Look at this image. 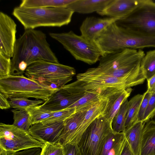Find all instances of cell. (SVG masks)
<instances>
[{"mask_svg": "<svg viewBox=\"0 0 155 155\" xmlns=\"http://www.w3.org/2000/svg\"><path fill=\"white\" fill-rule=\"evenodd\" d=\"M11 59L0 53V79L11 75Z\"/></svg>", "mask_w": 155, "mask_h": 155, "instance_id": "obj_34", "label": "cell"}, {"mask_svg": "<svg viewBox=\"0 0 155 155\" xmlns=\"http://www.w3.org/2000/svg\"><path fill=\"white\" fill-rule=\"evenodd\" d=\"M155 117V94L152 93L144 115L143 121L146 122Z\"/></svg>", "mask_w": 155, "mask_h": 155, "instance_id": "obj_35", "label": "cell"}, {"mask_svg": "<svg viewBox=\"0 0 155 155\" xmlns=\"http://www.w3.org/2000/svg\"><path fill=\"white\" fill-rule=\"evenodd\" d=\"M132 74L125 78H116L104 74L93 68L78 74L76 77L78 84L85 91L113 88L126 89L140 84L139 78Z\"/></svg>", "mask_w": 155, "mask_h": 155, "instance_id": "obj_8", "label": "cell"}, {"mask_svg": "<svg viewBox=\"0 0 155 155\" xmlns=\"http://www.w3.org/2000/svg\"><path fill=\"white\" fill-rule=\"evenodd\" d=\"M50 36L60 43L74 58L90 65L99 61L102 56L99 48L94 41L73 31L68 32L49 33Z\"/></svg>", "mask_w": 155, "mask_h": 155, "instance_id": "obj_7", "label": "cell"}, {"mask_svg": "<svg viewBox=\"0 0 155 155\" xmlns=\"http://www.w3.org/2000/svg\"><path fill=\"white\" fill-rule=\"evenodd\" d=\"M140 0H113L103 10L97 12L108 17L123 18L128 15L138 5Z\"/></svg>", "mask_w": 155, "mask_h": 155, "instance_id": "obj_17", "label": "cell"}, {"mask_svg": "<svg viewBox=\"0 0 155 155\" xmlns=\"http://www.w3.org/2000/svg\"><path fill=\"white\" fill-rule=\"evenodd\" d=\"M95 42L102 56L120 52L127 48L136 49L155 47V37L132 35L115 22L103 30L96 38Z\"/></svg>", "mask_w": 155, "mask_h": 155, "instance_id": "obj_3", "label": "cell"}, {"mask_svg": "<svg viewBox=\"0 0 155 155\" xmlns=\"http://www.w3.org/2000/svg\"><path fill=\"white\" fill-rule=\"evenodd\" d=\"M76 112L75 108L71 107L52 112L51 116L49 118L42 122L48 123L64 121Z\"/></svg>", "mask_w": 155, "mask_h": 155, "instance_id": "obj_32", "label": "cell"}, {"mask_svg": "<svg viewBox=\"0 0 155 155\" xmlns=\"http://www.w3.org/2000/svg\"><path fill=\"white\" fill-rule=\"evenodd\" d=\"M120 19L108 17L102 18L87 17L84 20L80 26L81 35L90 41H94L103 30Z\"/></svg>", "mask_w": 155, "mask_h": 155, "instance_id": "obj_15", "label": "cell"}, {"mask_svg": "<svg viewBox=\"0 0 155 155\" xmlns=\"http://www.w3.org/2000/svg\"><path fill=\"white\" fill-rule=\"evenodd\" d=\"M41 148H34L18 151L13 155H40Z\"/></svg>", "mask_w": 155, "mask_h": 155, "instance_id": "obj_39", "label": "cell"}, {"mask_svg": "<svg viewBox=\"0 0 155 155\" xmlns=\"http://www.w3.org/2000/svg\"><path fill=\"white\" fill-rule=\"evenodd\" d=\"M115 22L132 35L155 37V2L140 0L138 5L128 15Z\"/></svg>", "mask_w": 155, "mask_h": 155, "instance_id": "obj_5", "label": "cell"}, {"mask_svg": "<svg viewBox=\"0 0 155 155\" xmlns=\"http://www.w3.org/2000/svg\"><path fill=\"white\" fill-rule=\"evenodd\" d=\"M27 109L31 116L32 125L42 122L51 116L52 112L43 110L39 105Z\"/></svg>", "mask_w": 155, "mask_h": 155, "instance_id": "obj_31", "label": "cell"}, {"mask_svg": "<svg viewBox=\"0 0 155 155\" xmlns=\"http://www.w3.org/2000/svg\"><path fill=\"white\" fill-rule=\"evenodd\" d=\"M57 90L46 87L38 82L23 74L10 75L0 79V92L7 99L10 97L34 98L45 102Z\"/></svg>", "mask_w": 155, "mask_h": 155, "instance_id": "obj_6", "label": "cell"}, {"mask_svg": "<svg viewBox=\"0 0 155 155\" xmlns=\"http://www.w3.org/2000/svg\"><path fill=\"white\" fill-rule=\"evenodd\" d=\"M44 144L29 133L14 134L7 138L0 137V155H13L21 150L34 148H41Z\"/></svg>", "mask_w": 155, "mask_h": 155, "instance_id": "obj_12", "label": "cell"}, {"mask_svg": "<svg viewBox=\"0 0 155 155\" xmlns=\"http://www.w3.org/2000/svg\"><path fill=\"white\" fill-rule=\"evenodd\" d=\"M113 0H75L68 8L74 12L88 14L104 9Z\"/></svg>", "mask_w": 155, "mask_h": 155, "instance_id": "obj_21", "label": "cell"}, {"mask_svg": "<svg viewBox=\"0 0 155 155\" xmlns=\"http://www.w3.org/2000/svg\"><path fill=\"white\" fill-rule=\"evenodd\" d=\"M107 103V98H104L87 111L83 121L72 136L69 143L78 144L83 134L92 122L99 116L104 114Z\"/></svg>", "mask_w": 155, "mask_h": 155, "instance_id": "obj_16", "label": "cell"}, {"mask_svg": "<svg viewBox=\"0 0 155 155\" xmlns=\"http://www.w3.org/2000/svg\"><path fill=\"white\" fill-rule=\"evenodd\" d=\"M108 89L86 91L84 95L69 108L74 107L76 111L84 107L92 106L103 99L107 98Z\"/></svg>", "mask_w": 155, "mask_h": 155, "instance_id": "obj_23", "label": "cell"}, {"mask_svg": "<svg viewBox=\"0 0 155 155\" xmlns=\"http://www.w3.org/2000/svg\"><path fill=\"white\" fill-rule=\"evenodd\" d=\"M75 0H23L19 6L25 7H65Z\"/></svg>", "mask_w": 155, "mask_h": 155, "instance_id": "obj_24", "label": "cell"}, {"mask_svg": "<svg viewBox=\"0 0 155 155\" xmlns=\"http://www.w3.org/2000/svg\"><path fill=\"white\" fill-rule=\"evenodd\" d=\"M154 120L155 121V117H154Z\"/></svg>", "mask_w": 155, "mask_h": 155, "instance_id": "obj_43", "label": "cell"}, {"mask_svg": "<svg viewBox=\"0 0 155 155\" xmlns=\"http://www.w3.org/2000/svg\"><path fill=\"white\" fill-rule=\"evenodd\" d=\"M40 60L59 63L44 33L35 29L25 30L15 43L11 59V75H15L18 64L21 61L26 62L28 67L33 63Z\"/></svg>", "mask_w": 155, "mask_h": 155, "instance_id": "obj_1", "label": "cell"}, {"mask_svg": "<svg viewBox=\"0 0 155 155\" xmlns=\"http://www.w3.org/2000/svg\"><path fill=\"white\" fill-rule=\"evenodd\" d=\"M152 93L147 90L143 94V97L138 112L137 121H142L145 110Z\"/></svg>", "mask_w": 155, "mask_h": 155, "instance_id": "obj_36", "label": "cell"}, {"mask_svg": "<svg viewBox=\"0 0 155 155\" xmlns=\"http://www.w3.org/2000/svg\"><path fill=\"white\" fill-rule=\"evenodd\" d=\"M92 106L76 111L64 121V128L60 139V143L62 146H63L69 143L72 136L83 121L87 111Z\"/></svg>", "mask_w": 155, "mask_h": 155, "instance_id": "obj_19", "label": "cell"}, {"mask_svg": "<svg viewBox=\"0 0 155 155\" xmlns=\"http://www.w3.org/2000/svg\"><path fill=\"white\" fill-rule=\"evenodd\" d=\"M16 27V24L10 17L0 12V53L7 58L13 56Z\"/></svg>", "mask_w": 155, "mask_h": 155, "instance_id": "obj_13", "label": "cell"}, {"mask_svg": "<svg viewBox=\"0 0 155 155\" xmlns=\"http://www.w3.org/2000/svg\"><path fill=\"white\" fill-rule=\"evenodd\" d=\"M63 147L64 155H82L77 144L68 143Z\"/></svg>", "mask_w": 155, "mask_h": 155, "instance_id": "obj_37", "label": "cell"}, {"mask_svg": "<svg viewBox=\"0 0 155 155\" xmlns=\"http://www.w3.org/2000/svg\"><path fill=\"white\" fill-rule=\"evenodd\" d=\"M138 155H155V121L145 122Z\"/></svg>", "mask_w": 155, "mask_h": 155, "instance_id": "obj_20", "label": "cell"}, {"mask_svg": "<svg viewBox=\"0 0 155 155\" xmlns=\"http://www.w3.org/2000/svg\"><path fill=\"white\" fill-rule=\"evenodd\" d=\"M113 131L112 123L104 114L96 118L78 144L82 155H99L106 138Z\"/></svg>", "mask_w": 155, "mask_h": 155, "instance_id": "obj_9", "label": "cell"}, {"mask_svg": "<svg viewBox=\"0 0 155 155\" xmlns=\"http://www.w3.org/2000/svg\"><path fill=\"white\" fill-rule=\"evenodd\" d=\"M64 121L36 123L30 127L28 132L34 138L44 143L61 145L60 139Z\"/></svg>", "mask_w": 155, "mask_h": 155, "instance_id": "obj_14", "label": "cell"}, {"mask_svg": "<svg viewBox=\"0 0 155 155\" xmlns=\"http://www.w3.org/2000/svg\"><path fill=\"white\" fill-rule=\"evenodd\" d=\"M125 137H124L116 143L109 151L107 155H119L124 143Z\"/></svg>", "mask_w": 155, "mask_h": 155, "instance_id": "obj_38", "label": "cell"}, {"mask_svg": "<svg viewBox=\"0 0 155 155\" xmlns=\"http://www.w3.org/2000/svg\"><path fill=\"white\" fill-rule=\"evenodd\" d=\"M145 55L141 49H126L101 56L98 65L95 68L107 75L118 78L126 77L141 70L140 62Z\"/></svg>", "mask_w": 155, "mask_h": 155, "instance_id": "obj_4", "label": "cell"}, {"mask_svg": "<svg viewBox=\"0 0 155 155\" xmlns=\"http://www.w3.org/2000/svg\"><path fill=\"white\" fill-rule=\"evenodd\" d=\"M143 97V94H138L128 101V109L125 124L126 129L137 121L140 107Z\"/></svg>", "mask_w": 155, "mask_h": 155, "instance_id": "obj_25", "label": "cell"}, {"mask_svg": "<svg viewBox=\"0 0 155 155\" xmlns=\"http://www.w3.org/2000/svg\"><path fill=\"white\" fill-rule=\"evenodd\" d=\"M8 99L11 107L16 110L28 109L39 105L44 102L40 100H31L23 97H10Z\"/></svg>", "mask_w": 155, "mask_h": 155, "instance_id": "obj_29", "label": "cell"}, {"mask_svg": "<svg viewBox=\"0 0 155 155\" xmlns=\"http://www.w3.org/2000/svg\"><path fill=\"white\" fill-rule=\"evenodd\" d=\"M119 155H135L126 139Z\"/></svg>", "mask_w": 155, "mask_h": 155, "instance_id": "obj_40", "label": "cell"}, {"mask_svg": "<svg viewBox=\"0 0 155 155\" xmlns=\"http://www.w3.org/2000/svg\"><path fill=\"white\" fill-rule=\"evenodd\" d=\"M13 115L14 122L12 124L26 131L28 130L32 125L30 115L27 109H13L12 110Z\"/></svg>", "mask_w": 155, "mask_h": 155, "instance_id": "obj_27", "label": "cell"}, {"mask_svg": "<svg viewBox=\"0 0 155 155\" xmlns=\"http://www.w3.org/2000/svg\"><path fill=\"white\" fill-rule=\"evenodd\" d=\"M147 90L152 93L155 94V75L147 80Z\"/></svg>", "mask_w": 155, "mask_h": 155, "instance_id": "obj_42", "label": "cell"}, {"mask_svg": "<svg viewBox=\"0 0 155 155\" xmlns=\"http://www.w3.org/2000/svg\"><path fill=\"white\" fill-rule=\"evenodd\" d=\"M7 98L2 93L0 92V108L5 109L10 108L11 107Z\"/></svg>", "mask_w": 155, "mask_h": 155, "instance_id": "obj_41", "label": "cell"}, {"mask_svg": "<svg viewBox=\"0 0 155 155\" xmlns=\"http://www.w3.org/2000/svg\"><path fill=\"white\" fill-rule=\"evenodd\" d=\"M140 67L147 80L155 75V50L147 52L141 61Z\"/></svg>", "mask_w": 155, "mask_h": 155, "instance_id": "obj_28", "label": "cell"}, {"mask_svg": "<svg viewBox=\"0 0 155 155\" xmlns=\"http://www.w3.org/2000/svg\"><path fill=\"white\" fill-rule=\"evenodd\" d=\"M85 92L73 82L64 86L55 91L39 106L43 110L49 112L64 110L69 108L77 101Z\"/></svg>", "mask_w": 155, "mask_h": 155, "instance_id": "obj_11", "label": "cell"}, {"mask_svg": "<svg viewBox=\"0 0 155 155\" xmlns=\"http://www.w3.org/2000/svg\"><path fill=\"white\" fill-rule=\"evenodd\" d=\"M128 102L127 99L122 104L113 119L112 127L113 130L115 132H124L125 131V124L128 109Z\"/></svg>", "mask_w": 155, "mask_h": 155, "instance_id": "obj_26", "label": "cell"}, {"mask_svg": "<svg viewBox=\"0 0 155 155\" xmlns=\"http://www.w3.org/2000/svg\"><path fill=\"white\" fill-rule=\"evenodd\" d=\"M40 155H64L63 147L61 145L44 143Z\"/></svg>", "mask_w": 155, "mask_h": 155, "instance_id": "obj_33", "label": "cell"}, {"mask_svg": "<svg viewBox=\"0 0 155 155\" xmlns=\"http://www.w3.org/2000/svg\"><path fill=\"white\" fill-rule=\"evenodd\" d=\"M74 12L65 7H16L12 15L25 30L40 27H61L71 21Z\"/></svg>", "mask_w": 155, "mask_h": 155, "instance_id": "obj_2", "label": "cell"}, {"mask_svg": "<svg viewBox=\"0 0 155 155\" xmlns=\"http://www.w3.org/2000/svg\"><path fill=\"white\" fill-rule=\"evenodd\" d=\"M132 91L131 88L126 89L115 88L107 93L108 103L104 115L112 124L121 104L127 99Z\"/></svg>", "mask_w": 155, "mask_h": 155, "instance_id": "obj_18", "label": "cell"}, {"mask_svg": "<svg viewBox=\"0 0 155 155\" xmlns=\"http://www.w3.org/2000/svg\"><path fill=\"white\" fill-rule=\"evenodd\" d=\"M145 122L137 121L124 132L126 140L135 155H138Z\"/></svg>", "mask_w": 155, "mask_h": 155, "instance_id": "obj_22", "label": "cell"}, {"mask_svg": "<svg viewBox=\"0 0 155 155\" xmlns=\"http://www.w3.org/2000/svg\"><path fill=\"white\" fill-rule=\"evenodd\" d=\"M125 137L124 132L110 133L106 138L99 155H107L114 145Z\"/></svg>", "mask_w": 155, "mask_h": 155, "instance_id": "obj_30", "label": "cell"}, {"mask_svg": "<svg viewBox=\"0 0 155 155\" xmlns=\"http://www.w3.org/2000/svg\"><path fill=\"white\" fill-rule=\"evenodd\" d=\"M25 74L27 77L42 84L64 81L74 75L76 70L73 67L59 63L40 60L28 66Z\"/></svg>", "mask_w": 155, "mask_h": 155, "instance_id": "obj_10", "label": "cell"}]
</instances>
